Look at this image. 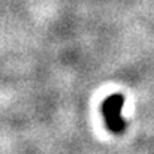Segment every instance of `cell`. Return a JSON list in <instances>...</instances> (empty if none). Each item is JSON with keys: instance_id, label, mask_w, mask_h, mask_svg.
I'll use <instances>...</instances> for the list:
<instances>
[{"instance_id": "1", "label": "cell", "mask_w": 154, "mask_h": 154, "mask_svg": "<svg viewBox=\"0 0 154 154\" xmlns=\"http://www.w3.org/2000/svg\"><path fill=\"white\" fill-rule=\"evenodd\" d=\"M123 102H124V99L120 94H115V96L108 97L103 103V114H105L106 123H108V126L112 132H120L124 127V123L120 117Z\"/></svg>"}]
</instances>
